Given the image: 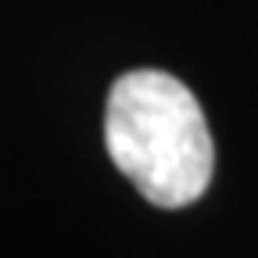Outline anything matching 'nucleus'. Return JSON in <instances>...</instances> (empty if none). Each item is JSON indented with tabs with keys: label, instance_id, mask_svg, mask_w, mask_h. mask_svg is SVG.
Returning a JSON list of instances; mask_svg holds the SVG:
<instances>
[{
	"label": "nucleus",
	"instance_id": "1",
	"mask_svg": "<svg viewBox=\"0 0 258 258\" xmlns=\"http://www.w3.org/2000/svg\"><path fill=\"white\" fill-rule=\"evenodd\" d=\"M104 144L118 172L158 208H183L212 183L215 147L205 111L169 72L137 69L111 86Z\"/></svg>",
	"mask_w": 258,
	"mask_h": 258
}]
</instances>
